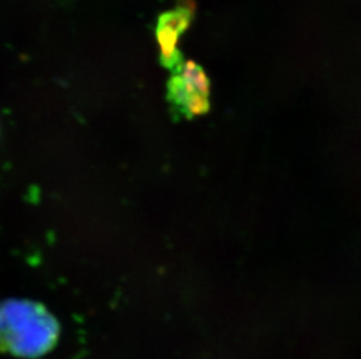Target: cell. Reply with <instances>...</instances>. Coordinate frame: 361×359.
<instances>
[{"mask_svg": "<svg viewBox=\"0 0 361 359\" xmlns=\"http://www.w3.org/2000/svg\"><path fill=\"white\" fill-rule=\"evenodd\" d=\"M60 327L44 306L30 300L0 302V349L39 357L54 346Z\"/></svg>", "mask_w": 361, "mask_h": 359, "instance_id": "obj_1", "label": "cell"}, {"mask_svg": "<svg viewBox=\"0 0 361 359\" xmlns=\"http://www.w3.org/2000/svg\"><path fill=\"white\" fill-rule=\"evenodd\" d=\"M211 83L195 62H184L167 82V102L174 115L191 119L207 113L211 108Z\"/></svg>", "mask_w": 361, "mask_h": 359, "instance_id": "obj_2", "label": "cell"}, {"mask_svg": "<svg viewBox=\"0 0 361 359\" xmlns=\"http://www.w3.org/2000/svg\"><path fill=\"white\" fill-rule=\"evenodd\" d=\"M195 18V5L185 0L172 10L159 15L156 26V37L159 46L161 65L171 72L179 68L184 61L178 49V41L190 27Z\"/></svg>", "mask_w": 361, "mask_h": 359, "instance_id": "obj_3", "label": "cell"}]
</instances>
